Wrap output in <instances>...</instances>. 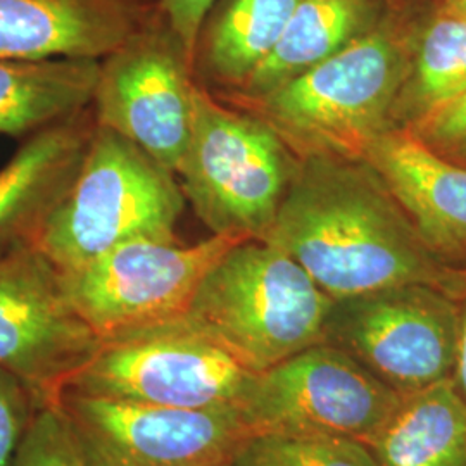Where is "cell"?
Returning <instances> with one entry per match:
<instances>
[{
  "mask_svg": "<svg viewBox=\"0 0 466 466\" xmlns=\"http://www.w3.org/2000/svg\"><path fill=\"white\" fill-rule=\"evenodd\" d=\"M256 373L184 318L104 339L65 390L184 410H238Z\"/></svg>",
  "mask_w": 466,
  "mask_h": 466,
  "instance_id": "8992f818",
  "label": "cell"
},
{
  "mask_svg": "<svg viewBox=\"0 0 466 466\" xmlns=\"http://www.w3.org/2000/svg\"><path fill=\"white\" fill-rule=\"evenodd\" d=\"M437 156L466 167V94L406 127Z\"/></svg>",
  "mask_w": 466,
  "mask_h": 466,
  "instance_id": "cb8c5ba5",
  "label": "cell"
},
{
  "mask_svg": "<svg viewBox=\"0 0 466 466\" xmlns=\"http://www.w3.org/2000/svg\"><path fill=\"white\" fill-rule=\"evenodd\" d=\"M429 11L420 0H398L373 30L317 66L259 96L218 99L267 123L298 159L363 161L394 128V104Z\"/></svg>",
  "mask_w": 466,
  "mask_h": 466,
  "instance_id": "7a4b0ae2",
  "label": "cell"
},
{
  "mask_svg": "<svg viewBox=\"0 0 466 466\" xmlns=\"http://www.w3.org/2000/svg\"><path fill=\"white\" fill-rule=\"evenodd\" d=\"M84 466H221L249 439L238 410H184L65 390Z\"/></svg>",
  "mask_w": 466,
  "mask_h": 466,
  "instance_id": "30bf717a",
  "label": "cell"
},
{
  "mask_svg": "<svg viewBox=\"0 0 466 466\" xmlns=\"http://www.w3.org/2000/svg\"><path fill=\"white\" fill-rule=\"evenodd\" d=\"M161 0H0V59L100 61L159 13Z\"/></svg>",
  "mask_w": 466,
  "mask_h": 466,
  "instance_id": "4fadbf2b",
  "label": "cell"
},
{
  "mask_svg": "<svg viewBox=\"0 0 466 466\" xmlns=\"http://www.w3.org/2000/svg\"><path fill=\"white\" fill-rule=\"evenodd\" d=\"M452 380L466 402V300H461V315H460V332L456 344V360L452 370Z\"/></svg>",
  "mask_w": 466,
  "mask_h": 466,
  "instance_id": "484cf974",
  "label": "cell"
},
{
  "mask_svg": "<svg viewBox=\"0 0 466 466\" xmlns=\"http://www.w3.org/2000/svg\"><path fill=\"white\" fill-rule=\"evenodd\" d=\"M300 0H217L200 28L194 76L215 96L237 92L279 40Z\"/></svg>",
  "mask_w": 466,
  "mask_h": 466,
  "instance_id": "2e32d148",
  "label": "cell"
},
{
  "mask_svg": "<svg viewBox=\"0 0 466 466\" xmlns=\"http://www.w3.org/2000/svg\"><path fill=\"white\" fill-rule=\"evenodd\" d=\"M332 304L287 252L248 238L208 271L185 319L261 373L323 344Z\"/></svg>",
  "mask_w": 466,
  "mask_h": 466,
  "instance_id": "3957f363",
  "label": "cell"
},
{
  "mask_svg": "<svg viewBox=\"0 0 466 466\" xmlns=\"http://www.w3.org/2000/svg\"><path fill=\"white\" fill-rule=\"evenodd\" d=\"M400 400L348 352L317 344L256 373L240 413L252 435H323L367 444Z\"/></svg>",
  "mask_w": 466,
  "mask_h": 466,
  "instance_id": "8fae6325",
  "label": "cell"
},
{
  "mask_svg": "<svg viewBox=\"0 0 466 466\" xmlns=\"http://www.w3.org/2000/svg\"><path fill=\"white\" fill-rule=\"evenodd\" d=\"M466 94V17L432 7L423 19L411 65L392 111L406 128L435 107Z\"/></svg>",
  "mask_w": 466,
  "mask_h": 466,
  "instance_id": "ffe728a7",
  "label": "cell"
},
{
  "mask_svg": "<svg viewBox=\"0 0 466 466\" xmlns=\"http://www.w3.org/2000/svg\"><path fill=\"white\" fill-rule=\"evenodd\" d=\"M265 242L298 261L333 300L408 283L435 287L444 269L365 161L298 159Z\"/></svg>",
  "mask_w": 466,
  "mask_h": 466,
  "instance_id": "6da1fadb",
  "label": "cell"
},
{
  "mask_svg": "<svg viewBox=\"0 0 466 466\" xmlns=\"http://www.w3.org/2000/svg\"><path fill=\"white\" fill-rule=\"evenodd\" d=\"M298 167L267 123L198 84L190 137L177 178L211 230L265 240Z\"/></svg>",
  "mask_w": 466,
  "mask_h": 466,
  "instance_id": "5b68a950",
  "label": "cell"
},
{
  "mask_svg": "<svg viewBox=\"0 0 466 466\" xmlns=\"http://www.w3.org/2000/svg\"><path fill=\"white\" fill-rule=\"evenodd\" d=\"M441 2H444V0H435V4H433V5H439Z\"/></svg>",
  "mask_w": 466,
  "mask_h": 466,
  "instance_id": "f1b7e54d",
  "label": "cell"
},
{
  "mask_svg": "<svg viewBox=\"0 0 466 466\" xmlns=\"http://www.w3.org/2000/svg\"><path fill=\"white\" fill-rule=\"evenodd\" d=\"M367 446L379 466H466V402L452 377L400 396Z\"/></svg>",
  "mask_w": 466,
  "mask_h": 466,
  "instance_id": "ac0fdd59",
  "label": "cell"
},
{
  "mask_svg": "<svg viewBox=\"0 0 466 466\" xmlns=\"http://www.w3.org/2000/svg\"><path fill=\"white\" fill-rule=\"evenodd\" d=\"M38 408L28 387L0 368V466L15 465Z\"/></svg>",
  "mask_w": 466,
  "mask_h": 466,
  "instance_id": "603a6c76",
  "label": "cell"
},
{
  "mask_svg": "<svg viewBox=\"0 0 466 466\" xmlns=\"http://www.w3.org/2000/svg\"><path fill=\"white\" fill-rule=\"evenodd\" d=\"M13 466H84L59 402L38 408Z\"/></svg>",
  "mask_w": 466,
  "mask_h": 466,
  "instance_id": "7402d4cb",
  "label": "cell"
},
{
  "mask_svg": "<svg viewBox=\"0 0 466 466\" xmlns=\"http://www.w3.org/2000/svg\"><path fill=\"white\" fill-rule=\"evenodd\" d=\"M398 0H300L282 38L237 92L252 97L298 76L373 30ZM215 96V94H213Z\"/></svg>",
  "mask_w": 466,
  "mask_h": 466,
  "instance_id": "e0dca14e",
  "label": "cell"
},
{
  "mask_svg": "<svg viewBox=\"0 0 466 466\" xmlns=\"http://www.w3.org/2000/svg\"><path fill=\"white\" fill-rule=\"evenodd\" d=\"M99 66L94 59H0V135L28 138L90 107Z\"/></svg>",
  "mask_w": 466,
  "mask_h": 466,
  "instance_id": "d6986e66",
  "label": "cell"
},
{
  "mask_svg": "<svg viewBox=\"0 0 466 466\" xmlns=\"http://www.w3.org/2000/svg\"><path fill=\"white\" fill-rule=\"evenodd\" d=\"M232 466H379L365 442L323 437L254 433L235 452Z\"/></svg>",
  "mask_w": 466,
  "mask_h": 466,
  "instance_id": "44dd1931",
  "label": "cell"
},
{
  "mask_svg": "<svg viewBox=\"0 0 466 466\" xmlns=\"http://www.w3.org/2000/svg\"><path fill=\"white\" fill-rule=\"evenodd\" d=\"M196 86L194 61L159 9L140 32L100 59L90 109L99 127L177 171L190 137Z\"/></svg>",
  "mask_w": 466,
  "mask_h": 466,
  "instance_id": "9c48e42d",
  "label": "cell"
},
{
  "mask_svg": "<svg viewBox=\"0 0 466 466\" xmlns=\"http://www.w3.org/2000/svg\"><path fill=\"white\" fill-rule=\"evenodd\" d=\"M96 130L90 107L25 138L0 167V258L35 244L73 182Z\"/></svg>",
  "mask_w": 466,
  "mask_h": 466,
  "instance_id": "9a60e30c",
  "label": "cell"
},
{
  "mask_svg": "<svg viewBox=\"0 0 466 466\" xmlns=\"http://www.w3.org/2000/svg\"><path fill=\"white\" fill-rule=\"evenodd\" d=\"M248 238L211 233L192 246L144 238L61 275L71 304L104 340L184 318L208 271Z\"/></svg>",
  "mask_w": 466,
  "mask_h": 466,
  "instance_id": "ba28073f",
  "label": "cell"
},
{
  "mask_svg": "<svg viewBox=\"0 0 466 466\" xmlns=\"http://www.w3.org/2000/svg\"><path fill=\"white\" fill-rule=\"evenodd\" d=\"M433 7L451 13V15L466 17V0H444L439 5H433Z\"/></svg>",
  "mask_w": 466,
  "mask_h": 466,
  "instance_id": "83f0119b",
  "label": "cell"
},
{
  "mask_svg": "<svg viewBox=\"0 0 466 466\" xmlns=\"http://www.w3.org/2000/svg\"><path fill=\"white\" fill-rule=\"evenodd\" d=\"M221 466H232V465H230V463H225V465H221Z\"/></svg>",
  "mask_w": 466,
  "mask_h": 466,
  "instance_id": "f546056e",
  "label": "cell"
},
{
  "mask_svg": "<svg viewBox=\"0 0 466 466\" xmlns=\"http://www.w3.org/2000/svg\"><path fill=\"white\" fill-rule=\"evenodd\" d=\"M435 287L451 299L466 300V268L444 267Z\"/></svg>",
  "mask_w": 466,
  "mask_h": 466,
  "instance_id": "4316f807",
  "label": "cell"
},
{
  "mask_svg": "<svg viewBox=\"0 0 466 466\" xmlns=\"http://www.w3.org/2000/svg\"><path fill=\"white\" fill-rule=\"evenodd\" d=\"M215 2L217 0H161L159 4L167 25L180 38L192 61L196 56L200 28Z\"/></svg>",
  "mask_w": 466,
  "mask_h": 466,
  "instance_id": "d4e9b609",
  "label": "cell"
},
{
  "mask_svg": "<svg viewBox=\"0 0 466 466\" xmlns=\"http://www.w3.org/2000/svg\"><path fill=\"white\" fill-rule=\"evenodd\" d=\"M363 161L389 187L433 259L466 268V167L437 156L408 128L380 135Z\"/></svg>",
  "mask_w": 466,
  "mask_h": 466,
  "instance_id": "5bb4252c",
  "label": "cell"
},
{
  "mask_svg": "<svg viewBox=\"0 0 466 466\" xmlns=\"http://www.w3.org/2000/svg\"><path fill=\"white\" fill-rule=\"evenodd\" d=\"M100 344L42 250L30 244L0 258V368L16 375L40 408L59 402Z\"/></svg>",
  "mask_w": 466,
  "mask_h": 466,
  "instance_id": "7c38bea8",
  "label": "cell"
},
{
  "mask_svg": "<svg viewBox=\"0 0 466 466\" xmlns=\"http://www.w3.org/2000/svg\"><path fill=\"white\" fill-rule=\"evenodd\" d=\"M461 302L408 283L333 300L323 344L348 352L400 396L452 377Z\"/></svg>",
  "mask_w": 466,
  "mask_h": 466,
  "instance_id": "52a82bcc",
  "label": "cell"
},
{
  "mask_svg": "<svg viewBox=\"0 0 466 466\" xmlns=\"http://www.w3.org/2000/svg\"><path fill=\"white\" fill-rule=\"evenodd\" d=\"M185 204L175 171L96 123L82 165L34 246L69 271L128 242L177 240Z\"/></svg>",
  "mask_w": 466,
  "mask_h": 466,
  "instance_id": "277c9868",
  "label": "cell"
}]
</instances>
